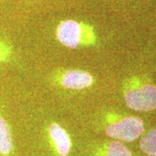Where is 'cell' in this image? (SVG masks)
<instances>
[{
  "instance_id": "cell-7",
  "label": "cell",
  "mask_w": 156,
  "mask_h": 156,
  "mask_svg": "<svg viewBox=\"0 0 156 156\" xmlns=\"http://www.w3.org/2000/svg\"><path fill=\"white\" fill-rule=\"evenodd\" d=\"M96 155L103 156H132L130 150L120 140H113L99 147Z\"/></svg>"
},
{
  "instance_id": "cell-8",
  "label": "cell",
  "mask_w": 156,
  "mask_h": 156,
  "mask_svg": "<svg viewBox=\"0 0 156 156\" xmlns=\"http://www.w3.org/2000/svg\"><path fill=\"white\" fill-rule=\"evenodd\" d=\"M140 147L147 156H156V128H152L141 138Z\"/></svg>"
},
{
  "instance_id": "cell-5",
  "label": "cell",
  "mask_w": 156,
  "mask_h": 156,
  "mask_svg": "<svg viewBox=\"0 0 156 156\" xmlns=\"http://www.w3.org/2000/svg\"><path fill=\"white\" fill-rule=\"evenodd\" d=\"M49 135L56 153L60 156H67L71 149V140L64 128L57 123L49 127Z\"/></svg>"
},
{
  "instance_id": "cell-6",
  "label": "cell",
  "mask_w": 156,
  "mask_h": 156,
  "mask_svg": "<svg viewBox=\"0 0 156 156\" xmlns=\"http://www.w3.org/2000/svg\"><path fill=\"white\" fill-rule=\"evenodd\" d=\"M13 152V138L10 126L0 114V156H11Z\"/></svg>"
},
{
  "instance_id": "cell-1",
  "label": "cell",
  "mask_w": 156,
  "mask_h": 156,
  "mask_svg": "<svg viewBox=\"0 0 156 156\" xmlns=\"http://www.w3.org/2000/svg\"><path fill=\"white\" fill-rule=\"evenodd\" d=\"M55 36L62 45L69 49L94 45L98 38L93 23L84 19L72 17L57 22L55 27Z\"/></svg>"
},
{
  "instance_id": "cell-3",
  "label": "cell",
  "mask_w": 156,
  "mask_h": 156,
  "mask_svg": "<svg viewBox=\"0 0 156 156\" xmlns=\"http://www.w3.org/2000/svg\"><path fill=\"white\" fill-rule=\"evenodd\" d=\"M124 97L127 105L135 111H151L156 108V87L152 84L128 88Z\"/></svg>"
},
{
  "instance_id": "cell-9",
  "label": "cell",
  "mask_w": 156,
  "mask_h": 156,
  "mask_svg": "<svg viewBox=\"0 0 156 156\" xmlns=\"http://www.w3.org/2000/svg\"><path fill=\"white\" fill-rule=\"evenodd\" d=\"M11 55V48L6 42L0 39V62H6Z\"/></svg>"
},
{
  "instance_id": "cell-2",
  "label": "cell",
  "mask_w": 156,
  "mask_h": 156,
  "mask_svg": "<svg viewBox=\"0 0 156 156\" xmlns=\"http://www.w3.org/2000/svg\"><path fill=\"white\" fill-rule=\"evenodd\" d=\"M143 132L144 123L137 117L116 118L113 115H107L105 133L110 138L130 142L138 139Z\"/></svg>"
},
{
  "instance_id": "cell-10",
  "label": "cell",
  "mask_w": 156,
  "mask_h": 156,
  "mask_svg": "<svg viewBox=\"0 0 156 156\" xmlns=\"http://www.w3.org/2000/svg\"><path fill=\"white\" fill-rule=\"evenodd\" d=\"M21 1H23V2H27V3H32V2H39L40 0H21Z\"/></svg>"
},
{
  "instance_id": "cell-4",
  "label": "cell",
  "mask_w": 156,
  "mask_h": 156,
  "mask_svg": "<svg viewBox=\"0 0 156 156\" xmlns=\"http://www.w3.org/2000/svg\"><path fill=\"white\" fill-rule=\"evenodd\" d=\"M60 83L68 89L80 90L89 88L94 83V77L84 70H65L60 76Z\"/></svg>"
}]
</instances>
